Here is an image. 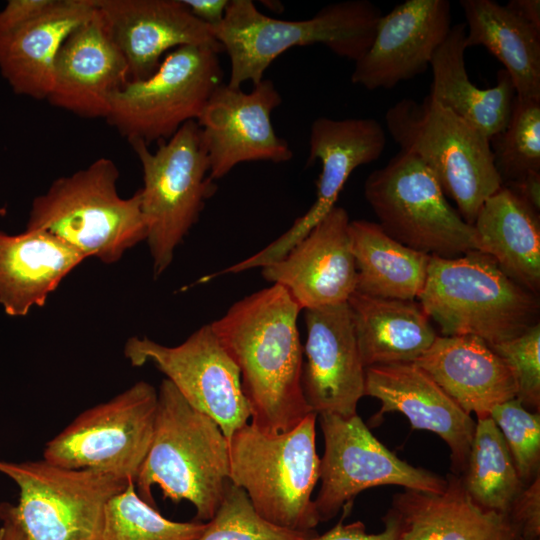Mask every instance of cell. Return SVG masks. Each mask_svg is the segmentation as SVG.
<instances>
[{
    "label": "cell",
    "instance_id": "obj_44",
    "mask_svg": "<svg viewBox=\"0 0 540 540\" xmlns=\"http://www.w3.org/2000/svg\"><path fill=\"white\" fill-rule=\"evenodd\" d=\"M506 5L523 20L540 29L539 0H510Z\"/></svg>",
    "mask_w": 540,
    "mask_h": 540
},
{
    "label": "cell",
    "instance_id": "obj_8",
    "mask_svg": "<svg viewBox=\"0 0 540 540\" xmlns=\"http://www.w3.org/2000/svg\"><path fill=\"white\" fill-rule=\"evenodd\" d=\"M143 172L138 190L146 225V241L159 277L173 261L176 248L199 220L217 186L197 121L185 123L156 151L141 141L130 142Z\"/></svg>",
    "mask_w": 540,
    "mask_h": 540
},
{
    "label": "cell",
    "instance_id": "obj_23",
    "mask_svg": "<svg viewBox=\"0 0 540 540\" xmlns=\"http://www.w3.org/2000/svg\"><path fill=\"white\" fill-rule=\"evenodd\" d=\"M414 363L477 418L489 416L493 407L516 397L511 369L476 336H437Z\"/></svg>",
    "mask_w": 540,
    "mask_h": 540
},
{
    "label": "cell",
    "instance_id": "obj_5",
    "mask_svg": "<svg viewBox=\"0 0 540 540\" xmlns=\"http://www.w3.org/2000/svg\"><path fill=\"white\" fill-rule=\"evenodd\" d=\"M119 170L101 157L69 176L59 177L32 202L26 230L50 233L86 258L105 264L146 240L139 191L122 198Z\"/></svg>",
    "mask_w": 540,
    "mask_h": 540
},
{
    "label": "cell",
    "instance_id": "obj_7",
    "mask_svg": "<svg viewBox=\"0 0 540 540\" xmlns=\"http://www.w3.org/2000/svg\"><path fill=\"white\" fill-rule=\"evenodd\" d=\"M385 123L400 150L427 166L473 225L484 202L502 187L490 140L429 95L399 100L386 111Z\"/></svg>",
    "mask_w": 540,
    "mask_h": 540
},
{
    "label": "cell",
    "instance_id": "obj_25",
    "mask_svg": "<svg viewBox=\"0 0 540 540\" xmlns=\"http://www.w3.org/2000/svg\"><path fill=\"white\" fill-rule=\"evenodd\" d=\"M96 8L97 0H57L25 25L0 34V72L14 93L47 99L62 44Z\"/></svg>",
    "mask_w": 540,
    "mask_h": 540
},
{
    "label": "cell",
    "instance_id": "obj_34",
    "mask_svg": "<svg viewBox=\"0 0 540 540\" xmlns=\"http://www.w3.org/2000/svg\"><path fill=\"white\" fill-rule=\"evenodd\" d=\"M502 185L529 172H540V100L515 97L505 128L490 139Z\"/></svg>",
    "mask_w": 540,
    "mask_h": 540
},
{
    "label": "cell",
    "instance_id": "obj_13",
    "mask_svg": "<svg viewBox=\"0 0 540 540\" xmlns=\"http://www.w3.org/2000/svg\"><path fill=\"white\" fill-rule=\"evenodd\" d=\"M324 438L320 458V490L314 504L320 522L328 521L363 490L398 485L409 490L441 493L446 478L401 460L383 445L355 414L317 415Z\"/></svg>",
    "mask_w": 540,
    "mask_h": 540
},
{
    "label": "cell",
    "instance_id": "obj_18",
    "mask_svg": "<svg viewBox=\"0 0 540 540\" xmlns=\"http://www.w3.org/2000/svg\"><path fill=\"white\" fill-rule=\"evenodd\" d=\"M448 0H406L379 20L372 44L355 62L351 82L391 89L430 67L451 30Z\"/></svg>",
    "mask_w": 540,
    "mask_h": 540
},
{
    "label": "cell",
    "instance_id": "obj_42",
    "mask_svg": "<svg viewBox=\"0 0 540 540\" xmlns=\"http://www.w3.org/2000/svg\"><path fill=\"white\" fill-rule=\"evenodd\" d=\"M537 213L540 211V172H529L503 184Z\"/></svg>",
    "mask_w": 540,
    "mask_h": 540
},
{
    "label": "cell",
    "instance_id": "obj_31",
    "mask_svg": "<svg viewBox=\"0 0 540 540\" xmlns=\"http://www.w3.org/2000/svg\"><path fill=\"white\" fill-rule=\"evenodd\" d=\"M349 235L357 270V292L380 298H419L430 255L403 245L378 223L367 220L350 221Z\"/></svg>",
    "mask_w": 540,
    "mask_h": 540
},
{
    "label": "cell",
    "instance_id": "obj_10",
    "mask_svg": "<svg viewBox=\"0 0 540 540\" xmlns=\"http://www.w3.org/2000/svg\"><path fill=\"white\" fill-rule=\"evenodd\" d=\"M0 473L18 486V503L10 511L28 540H101L106 505L128 484L109 473L44 459H0Z\"/></svg>",
    "mask_w": 540,
    "mask_h": 540
},
{
    "label": "cell",
    "instance_id": "obj_28",
    "mask_svg": "<svg viewBox=\"0 0 540 540\" xmlns=\"http://www.w3.org/2000/svg\"><path fill=\"white\" fill-rule=\"evenodd\" d=\"M349 306L364 368L416 361L438 336L419 302L354 291Z\"/></svg>",
    "mask_w": 540,
    "mask_h": 540
},
{
    "label": "cell",
    "instance_id": "obj_38",
    "mask_svg": "<svg viewBox=\"0 0 540 540\" xmlns=\"http://www.w3.org/2000/svg\"><path fill=\"white\" fill-rule=\"evenodd\" d=\"M507 518L519 538H540V475L524 486L513 501Z\"/></svg>",
    "mask_w": 540,
    "mask_h": 540
},
{
    "label": "cell",
    "instance_id": "obj_19",
    "mask_svg": "<svg viewBox=\"0 0 540 540\" xmlns=\"http://www.w3.org/2000/svg\"><path fill=\"white\" fill-rule=\"evenodd\" d=\"M349 224L335 206L283 258L261 267L263 278L285 288L301 310L347 302L357 283Z\"/></svg>",
    "mask_w": 540,
    "mask_h": 540
},
{
    "label": "cell",
    "instance_id": "obj_20",
    "mask_svg": "<svg viewBox=\"0 0 540 540\" xmlns=\"http://www.w3.org/2000/svg\"><path fill=\"white\" fill-rule=\"evenodd\" d=\"M97 5L126 59L130 81L150 77L179 47L223 52L213 29L194 17L182 0H97Z\"/></svg>",
    "mask_w": 540,
    "mask_h": 540
},
{
    "label": "cell",
    "instance_id": "obj_24",
    "mask_svg": "<svg viewBox=\"0 0 540 540\" xmlns=\"http://www.w3.org/2000/svg\"><path fill=\"white\" fill-rule=\"evenodd\" d=\"M441 493L405 489L388 510L398 525L396 540H517L506 515L478 505L459 475L450 473Z\"/></svg>",
    "mask_w": 540,
    "mask_h": 540
},
{
    "label": "cell",
    "instance_id": "obj_45",
    "mask_svg": "<svg viewBox=\"0 0 540 540\" xmlns=\"http://www.w3.org/2000/svg\"><path fill=\"white\" fill-rule=\"evenodd\" d=\"M517 540H524V539H521V538H519V537H518V539H517ZM538 540H540V539H538Z\"/></svg>",
    "mask_w": 540,
    "mask_h": 540
},
{
    "label": "cell",
    "instance_id": "obj_26",
    "mask_svg": "<svg viewBox=\"0 0 540 540\" xmlns=\"http://www.w3.org/2000/svg\"><path fill=\"white\" fill-rule=\"evenodd\" d=\"M86 257L40 230L18 235L0 231V304L12 317L45 305L64 277Z\"/></svg>",
    "mask_w": 540,
    "mask_h": 540
},
{
    "label": "cell",
    "instance_id": "obj_12",
    "mask_svg": "<svg viewBox=\"0 0 540 540\" xmlns=\"http://www.w3.org/2000/svg\"><path fill=\"white\" fill-rule=\"evenodd\" d=\"M158 392L138 381L107 402L74 418L43 451V459L65 468L92 469L134 482L150 448Z\"/></svg>",
    "mask_w": 540,
    "mask_h": 540
},
{
    "label": "cell",
    "instance_id": "obj_4",
    "mask_svg": "<svg viewBox=\"0 0 540 540\" xmlns=\"http://www.w3.org/2000/svg\"><path fill=\"white\" fill-rule=\"evenodd\" d=\"M316 422L312 412L293 429L278 433L250 422L228 438L231 483L277 526L311 531L320 522L312 499L320 476Z\"/></svg>",
    "mask_w": 540,
    "mask_h": 540
},
{
    "label": "cell",
    "instance_id": "obj_33",
    "mask_svg": "<svg viewBox=\"0 0 540 540\" xmlns=\"http://www.w3.org/2000/svg\"><path fill=\"white\" fill-rule=\"evenodd\" d=\"M206 522H176L143 501L134 482L107 503L101 540H196Z\"/></svg>",
    "mask_w": 540,
    "mask_h": 540
},
{
    "label": "cell",
    "instance_id": "obj_40",
    "mask_svg": "<svg viewBox=\"0 0 540 540\" xmlns=\"http://www.w3.org/2000/svg\"><path fill=\"white\" fill-rule=\"evenodd\" d=\"M57 0H9L0 11V34L8 33L35 19Z\"/></svg>",
    "mask_w": 540,
    "mask_h": 540
},
{
    "label": "cell",
    "instance_id": "obj_15",
    "mask_svg": "<svg viewBox=\"0 0 540 540\" xmlns=\"http://www.w3.org/2000/svg\"><path fill=\"white\" fill-rule=\"evenodd\" d=\"M387 143L381 123L373 118H316L309 133L307 166L321 163L316 199L281 236L247 259L217 275L261 268L283 258L335 206L346 181L359 166L380 158Z\"/></svg>",
    "mask_w": 540,
    "mask_h": 540
},
{
    "label": "cell",
    "instance_id": "obj_11",
    "mask_svg": "<svg viewBox=\"0 0 540 540\" xmlns=\"http://www.w3.org/2000/svg\"><path fill=\"white\" fill-rule=\"evenodd\" d=\"M218 55L204 46L172 50L150 77L129 81L113 96L107 122L129 142L168 140L185 123L197 121L223 83Z\"/></svg>",
    "mask_w": 540,
    "mask_h": 540
},
{
    "label": "cell",
    "instance_id": "obj_27",
    "mask_svg": "<svg viewBox=\"0 0 540 540\" xmlns=\"http://www.w3.org/2000/svg\"><path fill=\"white\" fill-rule=\"evenodd\" d=\"M466 49V26L458 23L451 27L431 60L428 95L490 140L507 125L516 92L504 69L498 71L493 87L482 89L471 82L465 65Z\"/></svg>",
    "mask_w": 540,
    "mask_h": 540
},
{
    "label": "cell",
    "instance_id": "obj_22",
    "mask_svg": "<svg viewBox=\"0 0 540 540\" xmlns=\"http://www.w3.org/2000/svg\"><path fill=\"white\" fill-rule=\"evenodd\" d=\"M364 396L381 402L375 418L400 412L412 429L437 434L450 449L452 473H464L476 422L414 362L366 368Z\"/></svg>",
    "mask_w": 540,
    "mask_h": 540
},
{
    "label": "cell",
    "instance_id": "obj_32",
    "mask_svg": "<svg viewBox=\"0 0 540 540\" xmlns=\"http://www.w3.org/2000/svg\"><path fill=\"white\" fill-rule=\"evenodd\" d=\"M460 478L473 501L506 516L525 486L490 416L477 418L466 469Z\"/></svg>",
    "mask_w": 540,
    "mask_h": 540
},
{
    "label": "cell",
    "instance_id": "obj_21",
    "mask_svg": "<svg viewBox=\"0 0 540 540\" xmlns=\"http://www.w3.org/2000/svg\"><path fill=\"white\" fill-rule=\"evenodd\" d=\"M129 81L126 59L97 5L62 44L47 100L80 117L106 119L113 96Z\"/></svg>",
    "mask_w": 540,
    "mask_h": 540
},
{
    "label": "cell",
    "instance_id": "obj_16",
    "mask_svg": "<svg viewBox=\"0 0 540 540\" xmlns=\"http://www.w3.org/2000/svg\"><path fill=\"white\" fill-rule=\"evenodd\" d=\"M281 103V94L270 79L253 85L249 92L224 82L214 90L197 119L213 181L244 162L292 159L288 142L277 135L271 120Z\"/></svg>",
    "mask_w": 540,
    "mask_h": 540
},
{
    "label": "cell",
    "instance_id": "obj_6",
    "mask_svg": "<svg viewBox=\"0 0 540 540\" xmlns=\"http://www.w3.org/2000/svg\"><path fill=\"white\" fill-rule=\"evenodd\" d=\"M418 299L443 336L472 335L489 345L522 334L537 323L539 312L536 294L480 251L431 256Z\"/></svg>",
    "mask_w": 540,
    "mask_h": 540
},
{
    "label": "cell",
    "instance_id": "obj_36",
    "mask_svg": "<svg viewBox=\"0 0 540 540\" xmlns=\"http://www.w3.org/2000/svg\"><path fill=\"white\" fill-rule=\"evenodd\" d=\"M489 416L501 431L524 485L540 475V413L515 397L496 405Z\"/></svg>",
    "mask_w": 540,
    "mask_h": 540
},
{
    "label": "cell",
    "instance_id": "obj_14",
    "mask_svg": "<svg viewBox=\"0 0 540 540\" xmlns=\"http://www.w3.org/2000/svg\"><path fill=\"white\" fill-rule=\"evenodd\" d=\"M124 356L134 367L153 364L194 408L218 424L227 439L251 418L239 370L210 324L177 346L131 337Z\"/></svg>",
    "mask_w": 540,
    "mask_h": 540
},
{
    "label": "cell",
    "instance_id": "obj_3",
    "mask_svg": "<svg viewBox=\"0 0 540 540\" xmlns=\"http://www.w3.org/2000/svg\"><path fill=\"white\" fill-rule=\"evenodd\" d=\"M382 15L369 0H347L328 4L308 19L283 20L263 14L251 0H230L213 32L230 60L227 84L240 88L247 81L261 82L270 64L293 47L322 44L356 62L372 44Z\"/></svg>",
    "mask_w": 540,
    "mask_h": 540
},
{
    "label": "cell",
    "instance_id": "obj_9",
    "mask_svg": "<svg viewBox=\"0 0 540 540\" xmlns=\"http://www.w3.org/2000/svg\"><path fill=\"white\" fill-rule=\"evenodd\" d=\"M364 196L378 224L403 245L443 258L480 251L474 226L449 204L434 174L413 154L400 150L374 170Z\"/></svg>",
    "mask_w": 540,
    "mask_h": 540
},
{
    "label": "cell",
    "instance_id": "obj_29",
    "mask_svg": "<svg viewBox=\"0 0 540 540\" xmlns=\"http://www.w3.org/2000/svg\"><path fill=\"white\" fill-rule=\"evenodd\" d=\"M473 226L480 252L536 294L540 288L539 213L502 185L484 202Z\"/></svg>",
    "mask_w": 540,
    "mask_h": 540
},
{
    "label": "cell",
    "instance_id": "obj_30",
    "mask_svg": "<svg viewBox=\"0 0 540 540\" xmlns=\"http://www.w3.org/2000/svg\"><path fill=\"white\" fill-rule=\"evenodd\" d=\"M466 46H483L504 66L516 97L540 100V29L506 4L493 0H461Z\"/></svg>",
    "mask_w": 540,
    "mask_h": 540
},
{
    "label": "cell",
    "instance_id": "obj_37",
    "mask_svg": "<svg viewBox=\"0 0 540 540\" xmlns=\"http://www.w3.org/2000/svg\"><path fill=\"white\" fill-rule=\"evenodd\" d=\"M511 369L516 398L532 412L540 411V324L509 340L489 345Z\"/></svg>",
    "mask_w": 540,
    "mask_h": 540
},
{
    "label": "cell",
    "instance_id": "obj_2",
    "mask_svg": "<svg viewBox=\"0 0 540 540\" xmlns=\"http://www.w3.org/2000/svg\"><path fill=\"white\" fill-rule=\"evenodd\" d=\"M154 432L135 488L156 508L152 487L164 499L190 502L195 520L209 521L230 484L228 439L218 424L194 408L168 379L158 389Z\"/></svg>",
    "mask_w": 540,
    "mask_h": 540
},
{
    "label": "cell",
    "instance_id": "obj_39",
    "mask_svg": "<svg viewBox=\"0 0 540 540\" xmlns=\"http://www.w3.org/2000/svg\"><path fill=\"white\" fill-rule=\"evenodd\" d=\"M327 532L314 536L311 540H396L398 525L395 518L388 511L383 518L385 528L379 533H367L363 522L355 521L344 524L343 519Z\"/></svg>",
    "mask_w": 540,
    "mask_h": 540
},
{
    "label": "cell",
    "instance_id": "obj_17",
    "mask_svg": "<svg viewBox=\"0 0 540 540\" xmlns=\"http://www.w3.org/2000/svg\"><path fill=\"white\" fill-rule=\"evenodd\" d=\"M304 318L301 386L307 404L317 415L357 414L365 391V368L347 302L305 309Z\"/></svg>",
    "mask_w": 540,
    "mask_h": 540
},
{
    "label": "cell",
    "instance_id": "obj_1",
    "mask_svg": "<svg viewBox=\"0 0 540 540\" xmlns=\"http://www.w3.org/2000/svg\"><path fill=\"white\" fill-rule=\"evenodd\" d=\"M301 311L285 288L272 284L210 324L239 370L251 423L265 431H289L313 412L301 386Z\"/></svg>",
    "mask_w": 540,
    "mask_h": 540
},
{
    "label": "cell",
    "instance_id": "obj_43",
    "mask_svg": "<svg viewBox=\"0 0 540 540\" xmlns=\"http://www.w3.org/2000/svg\"><path fill=\"white\" fill-rule=\"evenodd\" d=\"M0 520V540H28L10 511V503H0Z\"/></svg>",
    "mask_w": 540,
    "mask_h": 540
},
{
    "label": "cell",
    "instance_id": "obj_35",
    "mask_svg": "<svg viewBox=\"0 0 540 540\" xmlns=\"http://www.w3.org/2000/svg\"><path fill=\"white\" fill-rule=\"evenodd\" d=\"M315 530L277 526L264 519L246 492L230 482L214 516L196 540H311Z\"/></svg>",
    "mask_w": 540,
    "mask_h": 540
},
{
    "label": "cell",
    "instance_id": "obj_41",
    "mask_svg": "<svg viewBox=\"0 0 540 540\" xmlns=\"http://www.w3.org/2000/svg\"><path fill=\"white\" fill-rule=\"evenodd\" d=\"M191 14L212 29L224 20L230 0H182Z\"/></svg>",
    "mask_w": 540,
    "mask_h": 540
}]
</instances>
